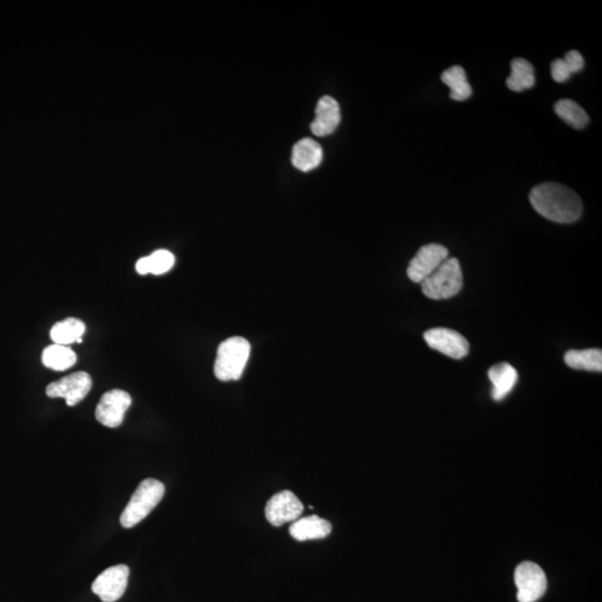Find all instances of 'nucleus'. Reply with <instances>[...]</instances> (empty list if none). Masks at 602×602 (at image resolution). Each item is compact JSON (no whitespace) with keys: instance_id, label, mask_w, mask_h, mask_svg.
<instances>
[{"instance_id":"f257e3e1","label":"nucleus","mask_w":602,"mask_h":602,"mask_svg":"<svg viewBox=\"0 0 602 602\" xmlns=\"http://www.w3.org/2000/svg\"><path fill=\"white\" fill-rule=\"evenodd\" d=\"M532 207L545 219L556 223H571L582 214L579 195L560 183H541L531 190Z\"/></svg>"},{"instance_id":"f03ea898","label":"nucleus","mask_w":602,"mask_h":602,"mask_svg":"<svg viewBox=\"0 0 602 602\" xmlns=\"http://www.w3.org/2000/svg\"><path fill=\"white\" fill-rule=\"evenodd\" d=\"M250 351L249 341L239 336L223 341L215 358V378L223 381L238 380L247 366Z\"/></svg>"},{"instance_id":"7ed1b4c3","label":"nucleus","mask_w":602,"mask_h":602,"mask_svg":"<svg viewBox=\"0 0 602 602\" xmlns=\"http://www.w3.org/2000/svg\"><path fill=\"white\" fill-rule=\"evenodd\" d=\"M165 493L163 483L154 479L142 481L135 490L132 498H130L127 508L120 515V524L125 529L133 528L140 524L152 512L162 500Z\"/></svg>"},{"instance_id":"20e7f679","label":"nucleus","mask_w":602,"mask_h":602,"mask_svg":"<svg viewBox=\"0 0 602 602\" xmlns=\"http://www.w3.org/2000/svg\"><path fill=\"white\" fill-rule=\"evenodd\" d=\"M420 285L423 294L430 299L441 300L454 297L463 288V274L459 260L446 259Z\"/></svg>"},{"instance_id":"39448f33","label":"nucleus","mask_w":602,"mask_h":602,"mask_svg":"<svg viewBox=\"0 0 602 602\" xmlns=\"http://www.w3.org/2000/svg\"><path fill=\"white\" fill-rule=\"evenodd\" d=\"M514 581L519 602L538 601L548 586L545 571L530 561L524 562L515 569Z\"/></svg>"},{"instance_id":"423d86ee","label":"nucleus","mask_w":602,"mask_h":602,"mask_svg":"<svg viewBox=\"0 0 602 602\" xmlns=\"http://www.w3.org/2000/svg\"><path fill=\"white\" fill-rule=\"evenodd\" d=\"M92 389V379L85 371L65 376L47 388V394L52 399H64L68 406H75L87 398Z\"/></svg>"},{"instance_id":"0eeeda50","label":"nucleus","mask_w":602,"mask_h":602,"mask_svg":"<svg viewBox=\"0 0 602 602\" xmlns=\"http://www.w3.org/2000/svg\"><path fill=\"white\" fill-rule=\"evenodd\" d=\"M449 258V250L444 245L430 244L423 245L410 260L408 268L409 278L415 284H421Z\"/></svg>"},{"instance_id":"6e6552de","label":"nucleus","mask_w":602,"mask_h":602,"mask_svg":"<svg viewBox=\"0 0 602 602\" xmlns=\"http://www.w3.org/2000/svg\"><path fill=\"white\" fill-rule=\"evenodd\" d=\"M132 404V398L128 391L112 389L107 391L95 410V416L100 424L109 429L119 428L122 425L125 413Z\"/></svg>"},{"instance_id":"1a4fd4ad","label":"nucleus","mask_w":602,"mask_h":602,"mask_svg":"<svg viewBox=\"0 0 602 602\" xmlns=\"http://www.w3.org/2000/svg\"><path fill=\"white\" fill-rule=\"evenodd\" d=\"M130 569L128 566H110L93 582L92 590L103 602H115L122 598L128 588Z\"/></svg>"},{"instance_id":"9d476101","label":"nucleus","mask_w":602,"mask_h":602,"mask_svg":"<svg viewBox=\"0 0 602 602\" xmlns=\"http://www.w3.org/2000/svg\"><path fill=\"white\" fill-rule=\"evenodd\" d=\"M303 512L304 504L291 491H283L275 494L265 509V518L275 526L298 520Z\"/></svg>"},{"instance_id":"9b49d317","label":"nucleus","mask_w":602,"mask_h":602,"mask_svg":"<svg viewBox=\"0 0 602 602\" xmlns=\"http://www.w3.org/2000/svg\"><path fill=\"white\" fill-rule=\"evenodd\" d=\"M424 339L431 348L438 350L451 358L462 359L469 354V341L455 330L431 328L426 331Z\"/></svg>"},{"instance_id":"f8f14e48","label":"nucleus","mask_w":602,"mask_h":602,"mask_svg":"<svg viewBox=\"0 0 602 602\" xmlns=\"http://www.w3.org/2000/svg\"><path fill=\"white\" fill-rule=\"evenodd\" d=\"M340 122V109L333 98L324 97L316 107V118L311 123V130L316 137H327L335 132Z\"/></svg>"},{"instance_id":"ddd939ff","label":"nucleus","mask_w":602,"mask_h":602,"mask_svg":"<svg viewBox=\"0 0 602 602\" xmlns=\"http://www.w3.org/2000/svg\"><path fill=\"white\" fill-rule=\"evenodd\" d=\"M290 535L297 541L318 540L328 536L331 532L330 522L317 515L305 516L296 520L290 525Z\"/></svg>"},{"instance_id":"4468645a","label":"nucleus","mask_w":602,"mask_h":602,"mask_svg":"<svg viewBox=\"0 0 602 602\" xmlns=\"http://www.w3.org/2000/svg\"><path fill=\"white\" fill-rule=\"evenodd\" d=\"M489 379L493 389L492 398L502 400L508 396L518 383V371L509 363H499L489 369Z\"/></svg>"},{"instance_id":"2eb2a0df","label":"nucleus","mask_w":602,"mask_h":602,"mask_svg":"<svg viewBox=\"0 0 602 602\" xmlns=\"http://www.w3.org/2000/svg\"><path fill=\"white\" fill-rule=\"evenodd\" d=\"M321 160H323V149L315 140L306 138L295 144L291 162L296 169L309 172L319 167Z\"/></svg>"},{"instance_id":"dca6fc26","label":"nucleus","mask_w":602,"mask_h":602,"mask_svg":"<svg viewBox=\"0 0 602 602\" xmlns=\"http://www.w3.org/2000/svg\"><path fill=\"white\" fill-rule=\"evenodd\" d=\"M85 324L77 318H67L55 324L50 329V338L57 345L68 346L73 343H82L85 333Z\"/></svg>"},{"instance_id":"f3484780","label":"nucleus","mask_w":602,"mask_h":602,"mask_svg":"<svg viewBox=\"0 0 602 602\" xmlns=\"http://www.w3.org/2000/svg\"><path fill=\"white\" fill-rule=\"evenodd\" d=\"M535 83V68L524 58H514L511 62V74L506 79V87L514 92H524L534 88Z\"/></svg>"},{"instance_id":"a211bd4d","label":"nucleus","mask_w":602,"mask_h":602,"mask_svg":"<svg viewBox=\"0 0 602 602\" xmlns=\"http://www.w3.org/2000/svg\"><path fill=\"white\" fill-rule=\"evenodd\" d=\"M42 360L47 368L63 371L73 368L78 356L68 346L54 344L44 349Z\"/></svg>"},{"instance_id":"6ab92c4d","label":"nucleus","mask_w":602,"mask_h":602,"mask_svg":"<svg viewBox=\"0 0 602 602\" xmlns=\"http://www.w3.org/2000/svg\"><path fill=\"white\" fill-rule=\"evenodd\" d=\"M441 82L451 88L450 98L458 102H463V100L469 99L472 95V88L466 78V73L463 67H452L449 69L444 70L441 74Z\"/></svg>"},{"instance_id":"aec40b11","label":"nucleus","mask_w":602,"mask_h":602,"mask_svg":"<svg viewBox=\"0 0 602 602\" xmlns=\"http://www.w3.org/2000/svg\"><path fill=\"white\" fill-rule=\"evenodd\" d=\"M566 364L569 368L580 370H602L601 349L569 350L565 355Z\"/></svg>"},{"instance_id":"412c9836","label":"nucleus","mask_w":602,"mask_h":602,"mask_svg":"<svg viewBox=\"0 0 602 602\" xmlns=\"http://www.w3.org/2000/svg\"><path fill=\"white\" fill-rule=\"evenodd\" d=\"M556 115L576 130H582L589 122L588 114L579 104L571 99H561L555 105Z\"/></svg>"},{"instance_id":"4be33fe9","label":"nucleus","mask_w":602,"mask_h":602,"mask_svg":"<svg viewBox=\"0 0 602 602\" xmlns=\"http://www.w3.org/2000/svg\"><path fill=\"white\" fill-rule=\"evenodd\" d=\"M145 258H147L149 274L157 275L168 273L173 268L175 263L173 254H171L168 250L155 251V253Z\"/></svg>"},{"instance_id":"5701e85b","label":"nucleus","mask_w":602,"mask_h":602,"mask_svg":"<svg viewBox=\"0 0 602 602\" xmlns=\"http://www.w3.org/2000/svg\"><path fill=\"white\" fill-rule=\"evenodd\" d=\"M551 75L556 83H565L574 74H572L569 65L566 64V60L564 58H558L551 64Z\"/></svg>"},{"instance_id":"b1692460","label":"nucleus","mask_w":602,"mask_h":602,"mask_svg":"<svg viewBox=\"0 0 602 602\" xmlns=\"http://www.w3.org/2000/svg\"><path fill=\"white\" fill-rule=\"evenodd\" d=\"M564 59L566 64L569 65L572 74L578 73L584 68V57H582V55L579 52H576V50H570V52L566 54Z\"/></svg>"}]
</instances>
